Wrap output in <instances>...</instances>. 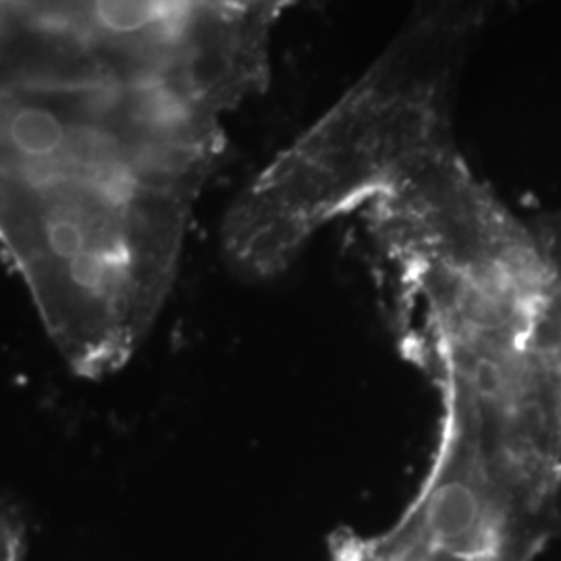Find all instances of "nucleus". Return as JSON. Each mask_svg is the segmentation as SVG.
I'll return each mask as SVG.
<instances>
[{
  "label": "nucleus",
  "instance_id": "1",
  "mask_svg": "<svg viewBox=\"0 0 561 561\" xmlns=\"http://www.w3.org/2000/svg\"><path fill=\"white\" fill-rule=\"evenodd\" d=\"M443 123L442 78L391 60L377 65L241 196L225 225L227 256L248 277L285 271L327 222L356 213L396 148Z\"/></svg>",
  "mask_w": 561,
  "mask_h": 561
},
{
  "label": "nucleus",
  "instance_id": "2",
  "mask_svg": "<svg viewBox=\"0 0 561 561\" xmlns=\"http://www.w3.org/2000/svg\"><path fill=\"white\" fill-rule=\"evenodd\" d=\"M329 561H442L422 560L408 553L385 547L382 542L375 541L373 537L358 535V533H337L331 539Z\"/></svg>",
  "mask_w": 561,
  "mask_h": 561
},
{
  "label": "nucleus",
  "instance_id": "3",
  "mask_svg": "<svg viewBox=\"0 0 561 561\" xmlns=\"http://www.w3.org/2000/svg\"><path fill=\"white\" fill-rule=\"evenodd\" d=\"M533 229L537 233V240L541 243L542 254H545L547 264L551 268L561 322V210L545 217V219H539V221L533 225Z\"/></svg>",
  "mask_w": 561,
  "mask_h": 561
}]
</instances>
